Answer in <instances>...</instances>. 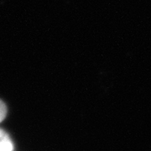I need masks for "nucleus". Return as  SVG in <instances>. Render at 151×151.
I'll list each match as a JSON object with an SVG mask.
<instances>
[{"instance_id": "f03ea898", "label": "nucleus", "mask_w": 151, "mask_h": 151, "mask_svg": "<svg viewBox=\"0 0 151 151\" xmlns=\"http://www.w3.org/2000/svg\"><path fill=\"white\" fill-rule=\"evenodd\" d=\"M6 115H7V108L5 104L0 100V122H2L5 119Z\"/></svg>"}, {"instance_id": "f257e3e1", "label": "nucleus", "mask_w": 151, "mask_h": 151, "mask_svg": "<svg viewBox=\"0 0 151 151\" xmlns=\"http://www.w3.org/2000/svg\"><path fill=\"white\" fill-rule=\"evenodd\" d=\"M13 145L9 135L4 130L0 129V151H12Z\"/></svg>"}]
</instances>
